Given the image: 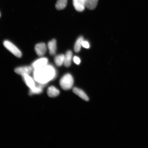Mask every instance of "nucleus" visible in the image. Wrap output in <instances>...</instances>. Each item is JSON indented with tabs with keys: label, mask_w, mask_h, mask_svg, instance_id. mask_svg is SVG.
<instances>
[{
	"label": "nucleus",
	"mask_w": 148,
	"mask_h": 148,
	"mask_svg": "<svg viewBox=\"0 0 148 148\" xmlns=\"http://www.w3.org/2000/svg\"><path fill=\"white\" fill-rule=\"evenodd\" d=\"M34 70L33 77L35 81L44 85L55 78L56 74L54 67L48 64L43 67Z\"/></svg>",
	"instance_id": "obj_1"
},
{
	"label": "nucleus",
	"mask_w": 148,
	"mask_h": 148,
	"mask_svg": "<svg viewBox=\"0 0 148 148\" xmlns=\"http://www.w3.org/2000/svg\"><path fill=\"white\" fill-rule=\"evenodd\" d=\"M73 79L70 74L68 73L64 75L60 81L61 88L64 90H70L73 87Z\"/></svg>",
	"instance_id": "obj_2"
},
{
	"label": "nucleus",
	"mask_w": 148,
	"mask_h": 148,
	"mask_svg": "<svg viewBox=\"0 0 148 148\" xmlns=\"http://www.w3.org/2000/svg\"><path fill=\"white\" fill-rule=\"evenodd\" d=\"M3 45L7 49L16 57L18 58H20L22 57L21 51L12 42L9 40H5L3 42Z\"/></svg>",
	"instance_id": "obj_3"
},
{
	"label": "nucleus",
	"mask_w": 148,
	"mask_h": 148,
	"mask_svg": "<svg viewBox=\"0 0 148 148\" xmlns=\"http://www.w3.org/2000/svg\"><path fill=\"white\" fill-rule=\"evenodd\" d=\"M48 60L46 58H42L35 61L32 64V67L34 70L40 69L47 65Z\"/></svg>",
	"instance_id": "obj_4"
},
{
	"label": "nucleus",
	"mask_w": 148,
	"mask_h": 148,
	"mask_svg": "<svg viewBox=\"0 0 148 148\" xmlns=\"http://www.w3.org/2000/svg\"><path fill=\"white\" fill-rule=\"evenodd\" d=\"M47 50V46L44 42H40L37 44L35 46V51L38 56L40 57L43 56L45 54Z\"/></svg>",
	"instance_id": "obj_5"
},
{
	"label": "nucleus",
	"mask_w": 148,
	"mask_h": 148,
	"mask_svg": "<svg viewBox=\"0 0 148 148\" xmlns=\"http://www.w3.org/2000/svg\"><path fill=\"white\" fill-rule=\"evenodd\" d=\"M33 68L30 66H24L16 68L14 70L16 73L21 75H29L32 71Z\"/></svg>",
	"instance_id": "obj_6"
},
{
	"label": "nucleus",
	"mask_w": 148,
	"mask_h": 148,
	"mask_svg": "<svg viewBox=\"0 0 148 148\" xmlns=\"http://www.w3.org/2000/svg\"><path fill=\"white\" fill-rule=\"evenodd\" d=\"M86 0H73V3L75 10L78 12H82L86 7Z\"/></svg>",
	"instance_id": "obj_7"
},
{
	"label": "nucleus",
	"mask_w": 148,
	"mask_h": 148,
	"mask_svg": "<svg viewBox=\"0 0 148 148\" xmlns=\"http://www.w3.org/2000/svg\"><path fill=\"white\" fill-rule=\"evenodd\" d=\"M48 49L50 54L51 56L55 55L57 50V42L55 39H53L48 42Z\"/></svg>",
	"instance_id": "obj_8"
},
{
	"label": "nucleus",
	"mask_w": 148,
	"mask_h": 148,
	"mask_svg": "<svg viewBox=\"0 0 148 148\" xmlns=\"http://www.w3.org/2000/svg\"><path fill=\"white\" fill-rule=\"evenodd\" d=\"M24 82L30 89L32 88L35 86V83L34 79L29 75H25L22 76Z\"/></svg>",
	"instance_id": "obj_9"
},
{
	"label": "nucleus",
	"mask_w": 148,
	"mask_h": 148,
	"mask_svg": "<svg viewBox=\"0 0 148 148\" xmlns=\"http://www.w3.org/2000/svg\"><path fill=\"white\" fill-rule=\"evenodd\" d=\"M73 92L74 93L78 96L81 99L86 101H88L89 100L88 96L85 93V92L80 89L77 88H74L73 89Z\"/></svg>",
	"instance_id": "obj_10"
},
{
	"label": "nucleus",
	"mask_w": 148,
	"mask_h": 148,
	"mask_svg": "<svg viewBox=\"0 0 148 148\" xmlns=\"http://www.w3.org/2000/svg\"><path fill=\"white\" fill-rule=\"evenodd\" d=\"M59 90L54 86H50L48 88L47 93L48 96L51 97H55L58 96L60 94Z\"/></svg>",
	"instance_id": "obj_11"
},
{
	"label": "nucleus",
	"mask_w": 148,
	"mask_h": 148,
	"mask_svg": "<svg viewBox=\"0 0 148 148\" xmlns=\"http://www.w3.org/2000/svg\"><path fill=\"white\" fill-rule=\"evenodd\" d=\"M73 56V53L71 51H68L65 55L64 64L66 67H68L71 64V60Z\"/></svg>",
	"instance_id": "obj_12"
},
{
	"label": "nucleus",
	"mask_w": 148,
	"mask_h": 148,
	"mask_svg": "<svg viewBox=\"0 0 148 148\" xmlns=\"http://www.w3.org/2000/svg\"><path fill=\"white\" fill-rule=\"evenodd\" d=\"M44 85L40 84L37 86H35L34 88L30 89L29 94L30 95L35 94L41 93L43 90V87Z\"/></svg>",
	"instance_id": "obj_13"
},
{
	"label": "nucleus",
	"mask_w": 148,
	"mask_h": 148,
	"mask_svg": "<svg viewBox=\"0 0 148 148\" xmlns=\"http://www.w3.org/2000/svg\"><path fill=\"white\" fill-rule=\"evenodd\" d=\"M99 0H86V7L90 10H93L97 7Z\"/></svg>",
	"instance_id": "obj_14"
},
{
	"label": "nucleus",
	"mask_w": 148,
	"mask_h": 148,
	"mask_svg": "<svg viewBox=\"0 0 148 148\" xmlns=\"http://www.w3.org/2000/svg\"><path fill=\"white\" fill-rule=\"evenodd\" d=\"M65 55L60 54L56 56L54 58V62L56 65L58 66H62L64 64Z\"/></svg>",
	"instance_id": "obj_15"
},
{
	"label": "nucleus",
	"mask_w": 148,
	"mask_h": 148,
	"mask_svg": "<svg viewBox=\"0 0 148 148\" xmlns=\"http://www.w3.org/2000/svg\"><path fill=\"white\" fill-rule=\"evenodd\" d=\"M68 0H58L56 4V8L58 10L64 9L67 5Z\"/></svg>",
	"instance_id": "obj_16"
},
{
	"label": "nucleus",
	"mask_w": 148,
	"mask_h": 148,
	"mask_svg": "<svg viewBox=\"0 0 148 148\" xmlns=\"http://www.w3.org/2000/svg\"><path fill=\"white\" fill-rule=\"evenodd\" d=\"M83 40H84V38L82 36L79 37L77 39L75 42V46H74V50L75 52H79L80 51L81 46H82V43Z\"/></svg>",
	"instance_id": "obj_17"
},
{
	"label": "nucleus",
	"mask_w": 148,
	"mask_h": 148,
	"mask_svg": "<svg viewBox=\"0 0 148 148\" xmlns=\"http://www.w3.org/2000/svg\"><path fill=\"white\" fill-rule=\"evenodd\" d=\"M82 46L83 47L86 49H89L90 48V44L89 42L86 40H83L82 43Z\"/></svg>",
	"instance_id": "obj_18"
},
{
	"label": "nucleus",
	"mask_w": 148,
	"mask_h": 148,
	"mask_svg": "<svg viewBox=\"0 0 148 148\" xmlns=\"http://www.w3.org/2000/svg\"><path fill=\"white\" fill-rule=\"evenodd\" d=\"M73 62L77 64H79L80 63L81 60L80 58L77 56H75L73 58Z\"/></svg>",
	"instance_id": "obj_19"
},
{
	"label": "nucleus",
	"mask_w": 148,
	"mask_h": 148,
	"mask_svg": "<svg viewBox=\"0 0 148 148\" xmlns=\"http://www.w3.org/2000/svg\"><path fill=\"white\" fill-rule=\"evenodd\" d=\"M1 13H0V17H1Z\"/></svg>",
	"instance_id": "obj_20"
}]
</instances>
